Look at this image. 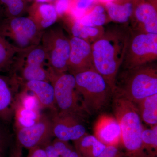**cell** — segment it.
<instances>
[{
  "label": "cell",
  "mask_w": 157,
  "mask_h": 157,
  "mask_svg": "<svg viewBox=\"0 0 157 157\" xmlns=\"http://www.w3.org/2000/svg\"><path fill=\"white\" fill-rule=\"evenodd\" d=\"M94 131V136L107 146H115L121 141L120 126L114 116H100L96 121Z\"/></svg>",
  "instance_id": "cell-14"
},
{
  "label": "cell",
  "mask_w": 157,
  "mask_h": 157,
  "mask_svg": "<svg viewBox=\"0 0 157 157\" xmlns=\"http://www.w3.org/2000/svg\"></svg>",
  "instance_id": "cell-38"
},
{
  "label": "cell",
  "mask_w": 157,
  "mask_h": 157,
  "mask_svg": "<svg viewBox=\"0 0 157 157\" xmlns=\"http://www.w3.org/2000/svg\"><path fill=\"white\" fill-rule=\"evenodd\" d=\"M4 18L23 16L29 8L26 0H0Z\"/></svg>",
  "instance_id": "cell-23"
},
{
  "label": "cell",
  "mask_w": 157,
  "mask_h": 157,
  "mask_svg": "<svg viewBox=\"0 0 157 157\" xmlns=\"http://www.w3.org/2000/svg\"><path fill=\"white\" fill-rule=\"evenodd\" d=\"M6 124L0 118V156H2L11 143V134Z\"/></svg>",
  "instance_id": "cell-27"
},
{
  "label": "cell",
  "mask_w": 157,
  "mask_h": 157,
  "mask_svg": "<svg viewBox=\"0 0 157 157\" xmlns=\"http://www.w3.org/2000/svg\"><path fill=\"white\" fill-rule=\"evenodd\" d=\"M21 83L13 75L0 73V118L8 124L14 116Z\"/></svg>",
  "instance_id": "cell-12"
},
{
  "label": "cell",
  "mask_w": 157,
  "mask_h": 157,
  "mask_svg": "<svg viewBox=\"0 0 157 157\" xmlns=\"http://www.w3.org/2000/svg\"><path fill=\"white\" fill-rule=\"evenodd\" d=\"M69 157H79V153L78 152L72 151Z\"/></svg>",
  "instance_id": "cell-33"
},
{
  "label": "cell",
  "mask_w": 157,
  "mask_h": 157,
  "mask_svg": "<svg viewBox=\"0 0 157 157\" xmlns=\"http://www.w3.org/2000/svg\"><path fill=\"white\" fill-rule=\"evenodd\" d=\"M121 84L113 94L124 97L134 104L157 94V66L150 63L126 70Z\"/></svg>",
  "instance_id": "cell-3"
},
{
  "label": "cell",
  "mask_w": 157,
  "mask_h": 157,
  "mask_svg": "<svg viewBox=\"0 0 157 157\" xmlns=\"http://www.w3.org/2000/svg\"><path fill=\"white\" fill-rule=\"evenodd\" d=\"M132 32L157 34V0H133Z\"/></svg>",
  "instance_id": "cell-11"
},
{
  "label": "cell",
  "mask_w": 157,
  "mask_h": 157,
  "mask_svg": "<svg viewBox=\"0 0 157 157\" xmlns=\"http://www.w3.org/2000/svg\"><path fill=\"white\" fill-rule=\"evenodd\" d=\"M74 142L78 153L86 157H98L107 147L94 135L87 134Z\"/></svg>",
  "instance_id": "cell-19"
},
{
  "label": "cell",
  "mask_w": 157,
  "mask_h": 157,
  "mask_svg": "<svg viewBox=\"0 0 157 157\" xmlns=\"http://www.w3.org/2000/svg\"><path fill=\"white\" fill-rule=\"evenodd\" d=\"M104 7L110 20L126 23L132 17L133 0H114L105 3Z\"/></svg>",
  "instance_id": "cell-17"
},
{
  "label": "cell",
  "mask_w": 157,
  "mask_h": 157,
  "mask_svg": "<svg viewBox=\"0 0 157 157\" xmlns=\"http://www.w3.org/2000/svg\"><path fill=\"white\" fill-rule=\"evenodd\" d=\"M130 29L113 28L91 44L94 67L105 79L113 94L116 89L117 76L122 64Z\"/></svg>",
  "instance_id": "cell-1"
},
{
  "label": "cell",
  "mask_w": 157,
  "mask_h": 157,
  "mask_svg": "<svg viewBox=\"0 0 157 157\" xmlns=\"http://www.w3.org/2000/svg\"><path fill=\"white\" fill-rule=\"evenodd\" d=\"M157 59V34L137 33L130 30L122 64L125 70L151 63Z\"/></svg>",
  "instance_id": "cell-8"
},
{
  "label": "cell",
  "mask_w": 157,
  "mask_h": 157,
  "mask_svg": "<svg viewBox=\"0 0 157 157\" xmlns=\"http://www.w3.org/2000/svg\"><path fill=\"white\" fill-rule=\"evenodd\" d=\"M119 152L115 146H107L98 157H118Z\"/></svg>",
  "instance_id": "cell-29"
},
{
  "label": "cell",
  "mask_w": 157,
  "mask_h": 157,
  "mask_svg": "<svg viewBox=\"0 0 157 157\" xmlns=\"http://www.w3.org/2000/svg\"><path fill=\"white\" fill-rule=\"evenodd\" d=\"M40 44L47 55L50 78L68 72L70 40L63 29L59 26L53 25L45 30Z\"/></svg>",
  "instance_id": "cell-5"
},
{
  "label": "cell",
  "mask_w": 157,
  "mask_h": 157,
  "mask_svg": "<svg viewBox=\"0 0 157 157\" xmlns=\"http://www.w3.org/2000/svg\"><path fill=\"white\" fill-rule=\"evenodd\" d=\"M19 50L0 35V73L11 74L15 57Z\"/></svg>",
  "instance_id": "cell-21"
},
{
  "label": "cell",
  "mask_w": 157,
  "mask_h": 157,
  "mask_svg": "<svg viewBox=\"0 0 157 157\" xmlns=\"http://www.w3.org/2000/svg\"><path fill=\"white\" fill-rule=\"evenodd\" d=\"M53 136L65 141H74L86 133L84 119L77 116L59 112H52L51 117Z\"/></svg>",
  "instance_id": "cell-10"
},
{
  "label": "cell",
  "mask_w": 157,
  "mask_h": 157,
  "mask_svg": "<svg viewBox=\"0 0 157 157\" xmlns=\"http://www.w3.org/2000/svg\"><path fill=\"white\" fill-rule=\"evenodd\" d=\"M50 82L54 90L58 111L77 116L85 119L87 113L85 110L81 97L76 88L73 74L65 73L52 76Z\"/></svg>",
  "instance_id": "cell-7"
},
{
  "label": "cell",
  "mask_w": 157,
  "mask_h": 157,
  "mask_svg": "<svg viewBox=\"0 0 157 157\" xmlns=\"http://www.w3.org/2000/svg\"><path fill=\"white\" fill-rule=\"evenodd\" d=\"M70 40L68 72L74 75L94 69L91 44L86 40L75 37L71 36Z\"/></svg>",
  "instance_id": "cell-13"
},
{
  "label": "cell",
  "mask_w": 157,
  "mask_h": 157,
  "mask_svg": "<svg viewBox=\"0 0 157 157\" xmlns=\"http://www.w3.org/2000/svg\"><path fill=\"white\" fill-rule=\"evenodd\" d=\"M16 141L28 149L42 147L53 137L51 117L41 114L34 124L27 127H16Z\"/></svg>",
  "instance_id": "cell-9"
},
{
  "label": "cell",
  "mask_w": 157,
  "mask_h": 157,
  "mask_svg": "<svg viewBox=\"0 0 157 157\" xmlns=\"http://www.w3.org/2000/svg\"><path fill=\"white\" fill-rule=\"evenodd\" d=\"M21 84L24 90L29 91L36 97L41 108L49 109L51 112L57 110L54 90L50 82L43 80H32Z\"/></svg>",
  "instance_id": "cell-15"
},
{
  "label": "cell",
  "mask_w": 157,
  "mask_h": 157,
  "mask_svg": "<svg viewBox=\"0 0 157 157\" xmlns=\"http://www.w3.org/2000/svg\"><path fill=\"white\" fill-rule=\"evenodd\" d=\"M55 0H36V2L42 3H51L54 2Z\"/></svg>",
  "instance_id": "cell-32"
},
{
  "label": "cell",
  "mask_w": 157,
  "mask_h": 157,
  "mask_svg": "<svg viewBox=\"0 0 157 157\" xmlns=\"http://www.w3.org/2000/svg\"><path fill=\"white\" fill-rule=\"evenodd\" d=\"M96 1L97 0H71L70 10L67 14L74 19H79L94 6Z\"/></svg>",
  "instance_id": "cell-25"
},
{
  "label": "cell",
  "mask_w": 157,
  "mask_h": 157,
  "mask_svg": "<svg viewBox=\"0 0 157 157\" xmlns=\"http://www.w3.org/2000/svg\"><path fill=\"white\" fill-rule=\"evenodd\" d=\"M71 4V0H55L53 4L58 17H63L68 13Z\"/></svg>",
  "instance_id": "cell-28"
},
{
  "label": "cell",
  "mask_w": 157,
  "mask_h": 157,
  "mask_svg": "<svg viewBox=\"0 0 157 157\" xmlns=\"http://www.w3.org/2000/svg\"><path fill=\"white\" fill-rule=\"evenodd\" d=\"M69 21V29L72 36L83 39L91 45L104 34L103 26L90 27L83 25L78 19H74L66 14Z\"/></svg>",
  "instance_id": "cell-18"
},
{
  "label": "cell",
  "mask_w": 157,
  "mask_h": 157,
  "mask_svg": "<svg viewBox=\"0 0 157 157\" xmlns=\"http://www.w3.org/2000/svg\"><path fill=\"white\" fill-rule=\"evenodd\" d=\"M0 157H3V156H0Z\"/></svg>",
  "instance_id": "cell-36"
},
{
  "label": "cell",
  "mask_w": 157,
  "mask_h": 157,
  "mask_svg": "<svg viewBox=\"0 0 157 157\" xmlns=\"http://www.w3.org/2000/svg\"><path fill=\"white\" fill-rule=\"evenodd\" d=\"M9 157H23L22 147L16 141L11 147Z\"/></svg>",
  "instance_id": "cell-31"
},
{
  "label": "cell",
  "mask_w": 157,
  "mask_h": 157,
  "mask_svg": "<svg viewBox=\"0 0 157 157\" xmlns=\"http://www.w3.org/2000/svg\"><path fill=\"white\" fill-rule=\"evenodd\" d=\"M135 104L142 121L151 127L157 125V94L147 97Z\"/></svg>",
  "instance_id": "cell-20"
},
{
  "label": "cell",
  "mask_w": 157,
  "mask_h": 157,
  "mask_svg": "<svg viewBox=\"0 0 157 157\" xmlns=\"http://www.w3.org/2000/svg\"><path fill=\"white\" fill-rule=\"evenodd\" d=\"M143 149L156 150L157 146V125L150 129H144L141 136Z\"/></svg>",
  "instance_id": "cell-26"
},
{
  "label": "cell",
  "mask_w": 157,
  "mask_h": 157,
  "mask_svg": "<svg viewBox=\"0 0 157 157\" xmlns=\"http://www.w3.org/2000/svg\"><path fill=\"white\" fill-rule=\"evenodd\" d=\"M114 117L121 130V141L129 155L143 157L141 136L144 130L136 104L117 94H113Z\"/></svg>",
  "instance_id": "cell-2"
},
{
  "label": "cell",
  "mask_w": 157,
  "mask_h": 157,
  "mask_svg": "<svg viewBox=\"0 0 157 157\" xmlns=\"http://www.w3.org/2000/svg\"><path fill=\"white\" fill-rule=\"evenodd\" d=\"M72 1H74V0H72Z\"/></svg>",
  "instance_id": "cell-37"
},
{
  "label": "cell",
  "mask_w": 157,
  "mask_h": 157,
  "mask_svg": "<svg viewBox=\"0 0 157 157\" xmlns=\"http://www.w3.org/2000/svg\"><path fill=\"white\" fill-rule=\"evenodd\" d=\"M27 157H47L44 149L42 147H38L29 150Z\"/></svg>",
  "instance_id": "cell-30"
},
{
  "label": "cell",
  "mask_w": 157,
  "mask_h": 157,
  "mask_svg": "<svg viewBox=\"0 0 157 157\" xmlns=\"http://www.w3.org/2000/svg\"><path fill=\"white\" fill-rule=\"evenodd\" d=\"M74 76L76 89L87 114H95L106 107L113 94L100 73L92 69Z\"/></svg>",
  "instance_id": "cell-4"
},
{
  "label": "cell",
  "mask_w": 157,
  "mask_h": 157,
  "mask_svg": "<svg viewBox=\"0 0 157 157\" xmlns=\"http://www.w3.org/2000/svg\"><path fill=\"white\" fill-rule=\"evenodd\" d=\"M28 12L29 17L43 31L53 26L58 18L55 7L52 3L36 2L29 8Z\"/></svg>",
  "instance_id": "cell-16"
},
{
  "label": "cell",
  "mask_w": 157,
  "mask_h": 157,
  "mask_svg": "<svg viewBox=\"0 0 157 157\" xmlns=\"http://www.w3.org/2000/svg\"><path fill=\"white\" fill-rule=\"evenodd\" d=\"M4 14H3L2 9L1 5H0V21L2 20V19H4Z\"/></svg>",
  "instance_id": "cell-34"
},
{
  "label": "cell",
  "mask_w": 157,
  "mask_h": 157,
  "mask_svg": "<svg viewBox=\"0 0 157 157\" xmlns=\"http://www.w3.org/2000/svg\"><path fill=\"white\" fill-rule=\"evenodd\" d=\"M77 19L80 23L84 25L102 27L109 18L104 6L101 4H98L93 6L83 17Z\"/></svg>",
  "instance_id": "cell-22"
},
{
  "label": "cell",
  "mask_w": 157,
  "mask_h": 157,
  "mask_svg": "<svg viewBox=\"0 0 157 157\" xmlns=\"http://www.w3.org/2000/svg\"><path fill=\"white\" fill-rule=\"evenodd\" d=\"M41 114L38 110L26 109L16 104L14 116L15 127H27L34 124Z\"/></svg>",
  "instance_id": "cell-24"
},
{
  "label": "cell",
  "mask_w": 157,
  "mask_h": 157,
  "mask_svg": "<svg viewBox=\"0 0 157 157\" xmlns=\"http://www.w3.org/2000/svg\"><path fill=\"white\" fill-rule=\"evenodd\" d=\"M99 1H101L102 2L106 3L107 2H111V1H114V0H99Z\"/></svg>",
  "instance_id": "cell-35"
},
{
  "label": "cell",
  "mask_w": 157,
  "mask_h": 157,
  "mask_svg": "<svg viewBox=\"0 0 157 157\" xmlns=\"http://www.w3.org/2000/svg\"><path fill=\"white\" fill-rule=\"evenodd\" d=\"M44 31L29 16L0 21V35L20 51L40 44Z\"/></svg>",
  "instance_id": "cell-6"
}]
</instances>
